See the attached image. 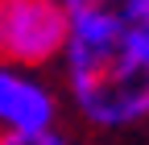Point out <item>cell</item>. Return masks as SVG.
<instances>
[{"label":"cell","instance_id":"4","mask_svg":"<svg viewBox=\"0 0 149 145\" xmlns=\"http://www.w3.org/2000/svg\"><path fill=\"white\" fill-rule=\"evenodd\" d=\"M0 145H74L62 129H50V133H33V137H0Z\"/></svg>","mask_w":149,"mask_h":145},{"label":"cell","instance_id":"3","mask_svg":"<svg viewBox=\"0 0 149 145\" xmlns=\"http://www.w3.org/2000/svg\"><path fill=\"white\" fill-rule=\"evenodd\" d=\"M62 120V91L46 70H25L0 62V137L50 133Z\"/></svg>","mask_w":149,"mask_h":145},{"label":"cell","instance_id":"1","mask_svg":"<svg viewBox=\"0 0 149 145\" xmlns=\"http://www.w3.org/2000/svg\"><path fill=\"white\" fill-rule=\"evenodd\" d=\"M62 108L87 129L128 133L149 116V0H62Z\"/></svg>","mask_w":149,"mask_h":145},{"label":"cell","instance_id":"2","mask_svg":"<svg viewBox=\"0 0 149 145\" xmlns=\"http://www.w3.org/2000/svg\"><path fill=\"white\" fill-rule=\"evenodd\" d=\"M66 46L62 0H0V62L50 70Z\"/></svg>","mask_w":149,"mask_h":145}]
</instances>
